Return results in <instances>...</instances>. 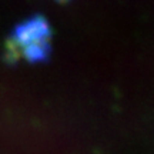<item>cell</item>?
Here are the masks:
<instances>
[{
  "label": "cell",
  "instance_id": "cell-1",
  "mask_svg": "<svg viewBox=\"0 0 154 154\" xmlns=\"http://www.w3.org/2000/svg\"><path fill=\"white\" fill-rule=\"evenodd\" d=\"M38 43H49V26L43 17H33L13 30L6 46V60L14 63L20 57V50Z\"/></svg>",
  "mask_w": 154,
  "mask_h": 154
}]
</instances>
